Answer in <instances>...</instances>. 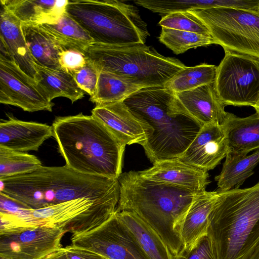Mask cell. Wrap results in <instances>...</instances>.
Wrapping results in <instances>:
<instances>
[{
	"label": "cell",
	"mask_w": 259,
	"mask_h": 259,
	"mask_svg": "<svg viewBox=\"0 0 259 259\" xmlns=\"http://www.w3.org/2000/svg\"><path fill=\"white\" fill-rule=\"evenodd\" d=\"M123 102L151 130L142 147L153 163L180 157L202 126L165 86L143 88Z\"/></svg>",
	"instance_id": "obj_1"
},
{
	"label": "cell",
	"mask_w": 259,
	"mask_h": 259,
	"mask_svg": "<svg viewBox=\"0 0 259 259\" xmlns=\"http://www.w3.org/2000/svg\"><path fill=\"white\" fill-rule=\"evenodd\" d=\"M118 181L116 211L133 213L149 224L175 257L184 248L180 236L183 221L199 192L149 180L136 171L121 174Z\"/></svg>",
	"instance_id": "obj_2"
},
{
	"label": "cell",
	"mask_w": 259,
	"mask_h": 259,
	"mask_svg": "<svg viewBox=\"0 0 259 259\" xmlns=\"http://www.w3.org/2000/svg\"><path fill=\"white\" fill-rule=\"evenodd\" d=\"M52 126L66 166L82 174L118 179L125 146L102 123L80 113L56 117Z\"/></svg>",
	"instance_id": "obj_3"
},
{
	"label": "cell",
	"mask_w": 259,
	"mask_h": 259,
	"mask_svg": "<svg viewBox=\"0 0 259 259\" xmlns=\"http://www.w3.org/2000/svg\"><path fill=\"white\" fill-rule=\"evenodd\" d=\"M0 192L38 209L82 197L120 196L118 179L77 172L66 165L41 166L30 173L0 178Z\"/></svg>",
	"instance_id": "obj_4"
},
{
	"label": "cell",
	"mask_w": 259,
	"mask_h": 259,
	"mask_svg": "<svg viewBox=\"0 0 259 259\" xmlns=\"http://www.w3.org/2000/svg\"><path fill=\"white\" fill-rule=\"evenodd\" d=\"M218 193L206 232L213 251L218 259H247L259 244V181Z\"/></svg>",
	"instance_id": "obj_5"
},
{
	"label": "cell",
	"mask_w": 259,
	"mask_h": 259,
	"mask_svg": "<svg viewBox=\"0 0 259 259\" xmlns=\"http://www.w3.org/2000/svg\"><path fill=\"white\" fill-rule=\"evenodd\" d=\"M119 199V196L82 197L38 209L21 207L13 213L0 214V231L8 234L46 227L72 234L81 233L111 218L116 212Z\"/></svg>",
	"instance_id": "obj_6"
},
{
	"label": "cell",
	"mask_w": 259,
	"mask_h": 259,
	"mask_svg": "<svg viewBox=\"0 0 259 259\" xmlns=\"http://www.w3.org/2000/svg\"><path fill=\"white\" fill-rule=\"evenodd\" d=\"M99 71L128 79L143 87L164 86L186 66L145 44L109 46L94 43L84 52Z\"/></svg>",
	"instance_id": "obj_7"
},
{
	"label": "cell",
	"mask_w": 259,
	"mask_h": 259,
	"mask_svg": "<svg viewBox=\"0 0 259 259\" xmlns=\"http://www.w3.org/2000/svg\"><path fill=\"white\" fill-rule=\"evenodd\" d=\"M65 12L96 44L109 46L145 44L147 24L134 6L116 0L68 1Z\"/></svg>",
	"instance_id": "obj_8"
},
{
	"label": "cell",
	"mask_w": 259,
	"mask_h": 259,
	"mask_svg": "<svg viewBox=\"0 0 259 259\" xmlns=\"http://www.w3.org/2000/svg\"><path fill=\"white\" fill-rule=\"evenodd\" d=\"M225 52L259 59V12L215 8L191 11Z\"/></svg>",
	"instance_id": "obj_9"
},
{
	"label": "cell",
	"mask_w": 259,
	"mask_h": 259,
	"mask_svg": "<svg viewBox=\"0 0 259 259\" xmlns=\"http://www.w3.org/2000/svg\"><path fill=\"white\" fill-rule=\"evenodd\" d=\"M214 86L225 106L253 107L259 98V59L226 52Z\"/></svg>",
	"instance_id": "obj_10"
},
{
	"label": "cell",
	"mask_w": 259,
	"mask_h": 259,
	"mask_svg": "<svg viewBox=\"0 0 259 259\" xmlns=\"http://www.w3.org/2000/svg\"><path fill=\"white\" fill-rule=\"evenodd\" d=\"M70 245L106 259H149L135 237L115 213L94 229L72 234Z\"/></svg>",
	"instance_id": "obj_11"
},
{
	"label": "cell",
	"mask_w": 259,
	"mask_h": 259,
	"mask_svg": "<svg viewBox=\"0 0 259 259\" xmlns=\"http://www.w3.org/2000/svg\"><path fill=\"white\" fill-rule=\"evenodd\" d=\"M31 79L9 59L0 55V102L25 111L52 112L54 104Z\"/></svg>",
	"instance_id": "obj_12"
},
{
	"label": "cell",
	"mask_w": 259,
	"mask_h": 259,
	"mask_svg": "<svg viewBox=\"0 0 259 259\" xmlns=\"http://www.w3.org/2000/svg\"><path fill=\"white\" fill-rule=\"evenodd\" d=\"M62 229L39 227L0 235V258L38 259L61 248Z\"/></svg>",
	"instance_id": "obj_13"
},
{
	"label": "cell",
	"mask_w": 259,
	"mask_h": 259,
	"mask_svg": "<svg viewBox=\"0 0 259 259\" xmlns=\"http://www.w3.org/2000/svg\"><path fill=\"white\" fill-rule=\"evenodd\" d=\"M91 115L105 125L125 146L143 145L151 128L139 121L122 102L96 104Z\"/></svg>",
	"instance_id": "obj_14"
},
{
	"label": "cell",
	"mask_w": 259,
	"mask_h": 259,
	"mask_svg": "<svg viewBox=\"0 0 259 259\" xmlns=\"http://www.w3.org/2000/svg\"><path fill=\"white\" fill-rule=\"evenodd\" d=\"M227 140L223 125H203L194 140L179 157L199 168L208 171L214 168L226 157Z\"/></svg>",
	"instance_id": "obj_15"
},
{
	"label": "cell",
	"mask_w": 259,
	"mask_h": 259,
	"mask_svg": "<svg viewBox=\"0 0 259 259\" xmlns=\"http://www.w3.org/2000/svg\"><path fill=\"white\" fill-rule=\"evenodd\" d=\"M145 178L188 189L197 192L205 190L209 183L208 171L179 158L162 160L150 168L139 171Z\"/></svg>",
	"instance_id": "obj_16"
},
{
	"label": "cell",
	"mask_w": 259,
	"mask_h": 259,
	"mask_svg": "<svg viewBox=\"0 0 259 259\" xmlns=\"http://www.w3.org/2000/svg\"><path fill=\"white\" fill-rule=\"evenodd\" d=\"M53 136L52 125L23 121L8 115L0 121V147L25 152L37 151L42 144Z\"/></svg>",
	"instance_id": "obj_17"
},
{
	"label": "cell",
	"mask_w": 259,
	"mask_h": 259,
	"mask_svg": "<svg viewBox=\"0 0 259 259\" xmlns=\"http://www.w3.org/2000/svg\"><path fill=\"white\" fill-rule=\"evenodd\" d=\"M1 46L8 58L31 79H39L35 63L25 41L21 22L9 11L2 9L0 16Z\"/></svg>",
	"instance_id": "obj_18"
},
{
	"label": "cell",
	"mask_w": 259,
	"mask_h": 259,
	"mask_svg": "<svg viewBox=\"0 0 259 259\" xmlns=\"http://www.w3.org/2000/svg\"><path fill=\"white\" fill-rule=\"evenodd\" d=\"M186 110L202 126L207 124L223 125L230 113L219 98L214 83L176 93Z\"/></svg>",
	"instance_id": "obj_19"
},
{
	"label": "cell",
	"mask_w": 259,
	"mask_h": 259,
	"mask_svg": "<svg viewBox=\"0 0 259 259\" xmlns=\"http://www.w3.org/2000/svg\"><path fill=\"white\" fill-rule=\"evenodd\" d=\"M67 0H1L3 9L21 23L41 24L55 23L65 12Z\"/></svg>",
	"instance_id": "obj_20"
},
{
	"label": "cell",
	"mask_w": 259,
	"mask_h": 259,
	"mask_svg": "<svg viewBox=\"0 0 259 259\" xmlns=\"http://www.w3.org/2000/svg\"><path fill=\"white\" fill-rule=\"evenodd\" d=\"M223 126L227 137V153L246 155L259 149V114L239 117L230 113Z\"/></svg>",
	"instance_id": "obj_21"
},
{
	"label": "cell",
	"mask_w": 259,
	"mask_h": 259,
	"mask_svg": "<svg viewBox=\"0 0 259 259\" xmlns=\"http://www.w3.org/2000/svg\"><path fill=\"white\" fill-rule=\"evenodd\" d=\"M218 197L216 191L199 192L195 197L183 221L180 236L184 248L193 245L206 234L209 215Z\"/></svg>",
	"instance_id": "obj_22"
},
{
	"label": "cell",
	"mask_w": 259,
	"mask_h": 259,
	"mask_svg": "<svg viewBox=\"0 0 259 259\" xmlns=\"http://www.w3.org/2000/svg\"><path fill=\"white\" fill-rule=\"evenodd\" d=\"M21 28L35 63L51 69H61L59 57L64 48L53 39L40 24L21 23Z\"/></svg>",
	"instance_id": "obj_23"
},
{
	"label": "cell",
	"mask_w": 259,
	"mask_h": 259,
	"mask_svg": "<svg viewBox=\"0 0 259 259\" xmlns=\"http://www.w3.org/2000/svg\"><path fill=\"white\" fill-rule=\"evenodd\" d=\"M115 213L133 234L149 259H175L164 240L149 224L133 213L126 211Z\"/></svg>",
	"instance_id": "obj_24"
},
{
	"label": "cell",
	"mask_w": 259,
	"mask_h": 259,
	"mask_svg": "<svg viewBox=\"0 0 259 259\" xmlns=\"http://www.w3.org/2000/svg\"><path fill=\"white\" fill-rule=\"evenodd\" d=\"M36 66L39 77L36 86L50 101L65 97L73 103L83 97L84 92L71 73L62 68L51 69L37 64Z\"/></svg>",
	"instance_id": "obj_25"
},
{
	"label": "cell",
	"mask_w": 259,
	"mask_h": 259,
	"mask_svg": "<svg viewBox=\"0 0 259 259\" xmlns=\"http://www.w3.org/2000/svg\"><path fill=\"white\" fill-rule=\"evenodd\" d=\"M258 163L259 149L246 155L227 153L221 171L214 178L218 187L217 191L239 188L254 174L253 170Z\"/></svg>",
	"instance_id": "obj_26"
},
{
	"label": "cell",
	"mask_w": 259,
	"mask_h": 259,
	"mask_svg": "<svg viewBox=\"0 0 259 259\" xmlns=\"http://www.w3.org/2000/svg\"><path fill=\"white\" fill-rule=\"evenodd\" d=\"M40 25L65 50L74 49L84 53L86 49L95 43L86 30L66 12L56 22Z\"/></svg>",
	"instance_id": "obj_27"
},
{
	"label": "cell",
	"mask_w": 259,
	"mask_h": 259,
	"mask_svg": "<svg viewBox=\"0 0 259 259\" xmlns=\"http://www.w3.org/2000/svg\"><path fill=\"white\" fill-rule=\"evenodd\" d=\"M143 88L128 79L101 71L95 92L90 101L96 104L122 102Z\"/></svg>",
	"instance_id": "obj_28"
},
{
	"label": "cell",
	"mask_w": 259,
	"mask_h": 259,
	"mask_svg": "<svg viewBox=\"0 0 259 259\" xmlns=\"http://www.w3.org/2000/svg\"><path fill=\"white\" fill-rule=\"evenodd\" d=\"M217 66L201 64L186 67L178 72L164 85L175 93L192 90L213 83L215 79Z\"/></svg>",
	"instance_id": "obj_29"
},
{
	"label": "cell",
	"mask_w": 259,
	"mask_h": 259,
	"mask_svg": "<svg viewBox=\"0 0 259 259\" xmlns=\"http://www.w3.org/2000/svg\"><path fill=\"white\" fill-rule=\"evenodd\" d=\"M159 40L177 55L190 49L217 44L211 35L166 28H162Z\"/></svg>",
	"instance_id": "obj_30"
},
{
	"label": "cell",
	"mask_w": 259,
	"mask_h": 259,
	"mask_svg": "<svg viewBox=\"0 0 259 259\" xmlns=\"http://www.w3.org/2000/svg\"><path fill=\"white\" fill-rule=\"evenodd\" d=\"M41 166L34 155L0 147V178L30 173Z\"/></svg>",
	"instance_id": "obj_31"
},
{
	"label": "cell",
	"mask_w": 259,
	"mask_h": 259,
	"mask_svg": "<svg viewBox=\"0 0 259 259\" xmlns=\"http://www.w3.org/2000/svg\"><path fill=\"white\" fill-rule=\"evenodd\" d=\"M134 2L152 12L164 16L174 12H187L211 8V0H137Z\"/></svg>",
	"instance_id": "obj_32"
},
{
	"label": "cell",
	"mask_w": 259,
	"mask_h": 259,
	"mask_svg": "<svg viewBox=\"0 0 259 259\" xmlns=\"http://www.w3.org/2000/svg\"><path fill=\"white\" fill-rule=\"evenodd\" d=\"M159 24L162 28L210 35L204 23L190 11L167 14L162 16Z\"/></svg>",
	"instance_id": "obj_33"
},
{
	"label": "cell",
	"mask_w": 259,
	"mask_h": 259,
	"mask_svg": "<svg viewBox=\"0 0 259 259\" xmlns=\"http://www.w3.org/2000/svg\"><path fill=\"white\" fill-rule=\"evenodd\" d=\"M99 73L95 65L87 58L85 64L71 74L79 87L92 96L96 89Z\"/></svg>",
	"instance_id": "obj_34"
},
{
	"label": "cell",
	"mask_w": 259,
	"mask_h": 259,
	"mask_svg": "<svg viewBox=\"0 0 259 259\" xmlns=\"http://www.w3.org/2000/svg\"><path fill=\"white\" fill-rule=\"evenodd\" d=\"M175 259H218L211 240L206 234L191 246L184 248Z\"/></svg>",
	"instance_id": "obj_35"
},
{
	"label": "cell",
	"mask_w": 259,
	"mask_h": 259,
	"mask_svg": "<svg viewBox=\"0 0 259 259\" xmlns=\"http://www.w3.org/2000/svg\"><path fill=\"white\" fill-rule=\"evenodd\" d=\"M84 53L74 49H66L60 55L59 63L62 69L72 73L86 63Z\"/></svg>",
	"instance_id": "obj_36"
},
{
	"label": "cell",
	"mask_w": 259,
	"mask_h": 259,
	"mask_svg": "<svg viewBox=\"0 0 259 259\" xmlns=\"http://www.w3.org/2000/svg\"><path fill=\"white\" fill-rule=\"evenodd\" d=\"M65 248L68 259H105L98 254L70 245L67 246Z\"/></svg>",
	"instance_id": "obj_37"
},
{
	"label": "cell",
	"mask_w": 259,
	"mask_h": 259,
	"mask_svg": "<svg viewBox=\"0 0 259 259\" xmlns=\"http://www.w3.org/2000/svg\"><path fill=\"white\" fill-rule=\"evenodd\" d=\"M38 259H68V258L65 247H61Z\"/></svg>",
	"instance_id": "obj_38"
},
{
	"label": "cell",
	"mask_w": 259,
	"mask_h": 259,
	"mask_svg": "<svg viewBox=\"0 0 259 259\" xmlns=\"http://www.w3.org/2000/svg\"><path fill=\"white\" fill-rule=\"evenodd\" d=\"M247 259H259V244L255 248Z\"/></svg>",
	"instance_id": "obj_39"
},
{
	"label": "cell",
	"mask_w": 259,
	"mask_h": 259,
	"mask_svg": "<svg viewBox=\"0 0 259 259\" xmlns=\"http://www.w3.org/2000/svg\"><path fill=\"white\" fill-rule=\"evenodd\" d=\"M253 108H254V109L256 111V113L259 114V98H258V99L257 100V103H256V104L254 106Z\"/></svg>",
	"instance_id": "obj_40"
},
{
	"label": "cell",
	"mask_w": 259,
	"mask_h": 259,
	"mask_svg": "<svg viewBox=\"0 0 259 259\" xmlns=\"http://www.w3.org/2000/svg\"><path fill=\"white\" fill-rule=\"evenodd\" d=\"M104 258H105V257H104ZM105 259H106V258H105Z\"/></svg>",
	"instance_id": "obj_41"
}]
</instances>
